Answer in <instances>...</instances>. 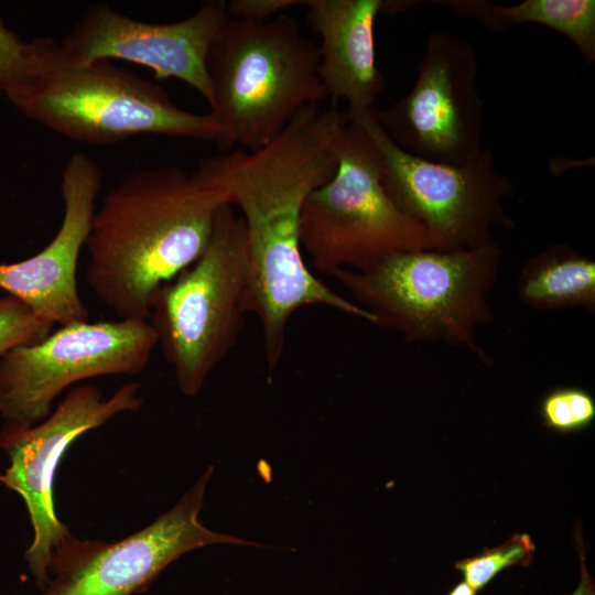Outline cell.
Returning a JSON list of instances; mask_svg holds the SVG:
<instances>
[{"instance_id":"cell-1","label":"cell","mask_w":595,"mask_h":595,"mask_svg":"<svg viewBox=\"0 0 595 595\" xmlns=\"http://www.w3.org/2000/svg\"><path fill=\"white\" fill-rule=\"evenodd\" d=\"M346 122L332 102L302 108L267 145L205 158L194 171L224 191L242 218L248 252L250 306L259 321L271 376L282 359L292 315L325 306L375 325V318L307 268L300 240L304 202L336 169L335 143Z\"/></svg>"},{"instance_id":"cell-2","label":"cell","mask_w":595,"mask_h":595,"mask_svg":"<svg viewBox=\"0 0 595 595\" xmlns=\"http://www.w3.org/2000/svg\"><path fill=\"white\" fill-rule=\"evenodd\" d=\"M227 194L175 165L127 174L96 208L86 280L119 318L149 320L159 289L205 249Z\"/></svg>"},{"instance_id":"cell-3","label":"cell","mask_w":595,"mask_h":595,"mask_svg":"<svg viewBox=\"0 0 595 595\" xmlns=\"http://www.w3.org/2000/svg\"><path fill=\"white\" fill-rule=\"evenodd\" d=\"M501 248L495 239L442 251L393 253L361 271L332 275L348 299L413 344H445L491 358L479 345L477 329L495 320L489 294L498 277Z\"/></svg>"},{"instance_id":"cell-4","label":"cell","mask_w":595,"mask_h":595,"mask_svg":"<svg viewBox=\"0 0 595 595\" xmlns=\"http://www.w3.org/2000/svg\"><path fill=\"white\" fill-rule=\"evenodd\" d=\"M317 66V46L294 18L228 17L206 58L217 147L256 151L302 108L322 102L327 94Z\"/></svg>"},{"instance_id":"cell-5","label":"cell","mask_w":595,"mask_h":595,"mask_svg":"<svg viewBox=\"0 0 595 595\" xmlns=\"http://www.w3.org/2000/svg\"><path fill=\"white\" fill-rule=\"evenodd\" d=\"M26 118L65 138L109 144L140 134L216 141L208 112L176 106L160 85L111 61L67 64L47 40L35 71L4 95Z\"/></svg>"},{"instance_id":"cell-6","label":"cell","mask_w":595,"mask_h":595,"mask_svg":"<svg viewBox=\"0 0 595 595\" xmlns=\"http://www.w3.org/2000/svg\"><path fill=\"white\" fill-rule=\"evenodd\" d=\"M251 313L242 218L224 204L201 256L156 292L149 321L181 392L196 396Z\"/></svg>"},{"instance_id":"cell-7","label":"cell","mask_w":595,"mask_h":595,"mask_svg":"<svg viewBox=\"0 0 595 595\" xmlns=\"http://www.w3.org/2000/svg\"><path fill=\"white\" fill-rule=\"evenodd\" d=\"M335 153L333 177L309 194L301 214V248L316 271H361L393 253L433 249L425 228L388 196L380 152L359 121L345 122Z\"/></svg>"},{"instance_id":"cell-8","label":"cell","mask_w":595,"mask_h":595,"mask_svg":"<svg viewBox=\"0 0 595 595\" xmlns=\"http://www.w3.org/2000/svg\"><path fill=\"white\" fill-rule=\"evenodd\" d=\"M158 346L149 320L119 318L62 325L44 339L0 358V435L46 419L54 399L80 380L142 372Z\"/></svg>"},{"instance_id":"cell-9","label":"cell","mask_w":595,"mask_h":595,"mask_svg":"<svg viewBox=\"0 0 595 595\" xmlns=\"http://www.w3.org/2000/svg\"><path fill=\"white\" fill-rule=\"evenodd\" d=\"M375 109L349 120L359 121L372 138L380 152L388 196L425 228L434 250L482 245L494 239V226L515 228L504 205L513 184L498 171L489 149L459 165L418 158L390 140Z\"/></svg>"},{"instance_id":"cell-10","label":"cell","mask_w":595,"mask_h":595,"mask_svg":"<svg viewBox=\"0 0 595 595\" xmlns=\"http://www.w3.org/2000/svg\"><path fill=\"white\" fill-rule=\"evenodd\" d=\"M212 473L209 466L174 507L120 541L80 540L69 533L53 551L45 595H133L195 549L212 544L264 547L212 531L199 522Z\"/></svg>"},{"instance_id":"cell-11","label":"cell","mask_w":595,"mask_h":595,"mask_svg":"<svg viewBox=\"0 0 595 595\" xmlns=\"http://www.w3.org/2000/svg\"><path fill=\"white\" fill-rule=\"evenodd\" d=\"M478 60L466 39L430 32L412 88L375 115L390 140L418 158L464 164L482 151Z\"/></svg>"},{"instance_id":"cell-12","label":"cell","mask_w":595,"mask_h":595,"mask_svg":"<svg viewBox=\"0 0 595 595\" xmlns=\"http://www.w3.org/2000/svg\"><path fill=\"white\" fill-rule=\"evenodd\" d=\"M140 389L141 383L127 382L105 399L96 386H79L43 421L24 431L0 435V447L9 459V466L0 473V484L18 493L25 502L34 531L25 559L41 589L50 581L54 549L71 533L58 519L53 502L58 464L80 435L119 413L140 409Z\"/></svg>"},{"instance_id":"cell-13","label":"cell","mask_w":595,"mask_h":595,"mask_svg":"<svg viewBox=\"0 0 595 595\" xmlns=\"http://www.w3.org/2000/svg\"><path fill=\"white\" fill-rule=\"evenodd\" d=\"M228 17L224 1L205 2L190 17L170 23L141 21L106 4H93L57 42V56L67 64L131 62L151 69L159 79L184 82L209 106L206 58Z\"/></svg>"},{"instance_id":"cell-14","label":"cell","mask_w":595,"mask_h":595,"mask_svg":"<svg viewBox=\"0 0 595 595\" xmlns=\"http://www.w3.org/2000/svg\"><path fill=\"white\" fill-rule=\"evenodd\" d=\"M101 183L102 172L97 162L86 153H72L61 173L63 217L58 230L34 256L0 264V289L52 324L88 321L76 274Z\"/></svg>"},{"instance_id":"cell-15","label":"cell","mask_w":595,"mask_h":595,"mask_svg":"<svg viewBox=\"0 0 595 595\" xmlns=\"http://www.w3.org/2000/svg\"><path fill=\"white\" fill-rule=\"evenodd\" d=\"M399 0H304L307 21L320 36L318 77L332 102L344 100L346 121L375 108L385 87L375 46L381 13L413 6Z\"/></svg>"},{"instance_id":"cell-16","label":"cell","mask_w":595,"mask_h":595,"mask_svg":"<svg viewBox=\"0 0 595 595\" xmlns=\"http://www.w3.org/2000/svg\"><path fill=\"white\" fill-rule=\"evenodd\" d=\"M433 2L476 20L493 32L526 23L547 26L567 37L586 63L595 61L594 0H524L507 6L484 0Z\"/></svg>"},{"instance_id":"cell-17","label":"cell","mask_w":595,"mask_h":595,"mask_svg":"<svg viewBox=\"0 0 595 595\" xmlns=\"http://www.w3.org/2000/svg\"><path fill=\"white\" fill-rule=\"evenodd\" d=\"M521 302L541 311L583 307L595 312V261L566 242L526 261L517 280Z\"/></svg>"},{"instance_id":"cell-18","label":"cell","mask_w":595,"mask_h":595,"mask_svg":"<svg viewBox=\"0 0 595 595\" xmlns=\"http://www.w3.org/2000/svg\"><path fill=\"white\" fill-rule=\"evenodd\" d=\"M536 547L527 533H515L496 548H485L480 553L455 563L463 581L475 592L486 587L502 570L510 566L527 567L531 564Z\"/></svg>"},{"instance_id":"cell-19","label":"cell","mask_w":595,"mask_h":595,"mask_svg":"<svg viewBox=\"0 0 595 595\" xmlns=\"http://www.w3.org/2000/svg\"><path fill=\"white\" fill-rule=\"evenodd\" d=\"M541 424L569 434L588 428L595 420V399L578 387H559L549 391L539 408Z\"/></svg>"},{"instance_id":"cell-20","label":"cell","mask_w":595,"mask_h":595,"mask_svg":"<svg viewBox=\"0 0 595 595\" xmlns=\"http://www.w3.org/2000/svg\"><path fill=\"white\" fill-rule=\"evenodd\" d=\"M47 37L22 40L0 18V91L6 95L40 65Z\"/></svg>"},{"instance_id":"cell-21","label":"cell","mask_w":595,"mask_h":595,"mask_svg":"<svg viewBox=\"0 0 595 595\" xmlns=\"http://www.w3.org/2000/svg\"><path fill=\"white\" fill-rule=\"evenodd\" d=\"M53 325L21 300L9 294L0 298V358L17 346L44 339Z\"/></svg>"},{"instance_id":"cell-22","label":"cell","mask_w":595,"mask_h":595,"mask_svg":"<svg viewBox=\"0 0 595 595\" xmlns=\"http://www.w3.org/2000/svg\"><path fill=\"white\" fill-rule=\"evenodd\" d=\"M300 0H234L227 4L228 15L238 19L268 20L289 8L303 6Z\"/></svg>"},{"instance_id":"cell-23","label":"cell","mask_w":595,"mask_h":595,"mask_svg":"<svg viewBox=\"0 0 595 595\" xmlns=\"http://www.w3.org/2000/svg\"><path fill=\"white\" fill-rule=\"evenodd\" d=\"M576 549L580 554V581L575 589L570 595H595V582L589 574L586 562L583 539L580 534H575Z\"/></svg>"},{"instance_id":"cell-24","label":"cell","mask_w":595,"mask_h":595,"mask_svg":"<svg viewBox=\"0 0 595 595\" xmlns=\"http://www.w3.org/2000/svg\"><path fill=\"white\" fill-rule=\"evenodd\" d=\"M477 592H475L472 587H469L464 581L456 584L447 595H476Z\"/></svg>"}]
</instances>
